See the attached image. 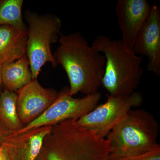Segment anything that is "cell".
<instances>
[{"label":"cell","instance_id":"cell-1","mask_svg":"<svg viewBox=\"0 0 160 160\" xmlns=\"http://www.w3.org/2000/svg\"><path fill=\"white\" fill-rule=\"evenodd\" d=\"M59 43L53 57L67 75L69 95L81 92L89 95L98 92L105 70L104 55L79 32L63 35Z\"/></svg>","mask_w":160,"mask_h":160},{"label":"cell","instance_id":"cell-2","mask_svg":"<svg viewBox=\"0 0 160 160\" xmlns=\"http://www.w3.org/2000/svg\"><path fill=\"white\" fill-rule=\"evenodd\" d=\"M110 151L108 140L69 119L52 126L35 160H108Z\"/></svg>","mask_w":160,"mask_h":160},{"label":"cell","instance_id":"cell-3","mask_svg":"<svg viewBox=\"0 0 160 160\" xmlns=\"http://www.w3.org/2000/svg\"><path fill=\"white\" fill-rule=\"evenodd\" d=\"M92 46L106 59L102 86L113 96H128L135 92L143 74L142 58L121 40L105 35L95 38Z\"/></svg>","mask_w":160,"mask_h":160},{"label":"cell","instance_id":"cell-4","mask_svg":"<svg viewBox=\"0 0 160 160\" xmlns=\"http://www.w3.org/2000/svg\"><path fill=\"white\" fill-rule=\"evenodd\" d=\"M159 129L149 112L130 109L106 136L110 145L108 160L140 155L156 149L160 146Z\"/></svg>","mask_w":160,"mask_h":160},{"label":"cell","instance_id":"cell-5","mask_svg":"<svg viewBox=\"0 0 160 160\" xmlns=\"http://www.w3.org/2000/svg\"><path fill=\"white\" fill-rule=\"evenodd\" d=\"M27 25L26 55L29 59L32 79H37L43 66L50 63L58 66L51 45L59 39L62 22L54 15H39L27 10L24 12Z\"/></svg>","mask_w":160,"mask_h":160},{"label":"cell","instance_id":"cell-6","mask_svg":"<svg viewBox=\"0 0 160 160\" xmlns=\"http://www.w3.org/2000/svg\"><path fill=\"white\" fill-rule=\"evenodd\" d=\"M106 102L77 120L79 126L95 132L100 137L106 136L132 108L138 107L143 102L142 95L135 91L128 96H113L107 95Z\"/></svg>","mask_w":160,"mask_h":160},{"label":"cell","instance_id":"cell-7","mask_svg":"<svg viewBox=\"0 0 160 160\" xmlns=\"http://www.w3.org/2000/svg\"><path fill=\"white\" fill-rule=\"evenodd\" d=\"M101 98L102 94L98 92L82 98H74L69 95V88H65L59 92L55 101L39 117L12 133L18 134L42 126H52L69 119H78L93 110Z\"/></svg>","mask_w":160,"mask_h":160},{"label":"cell","instance_id":"cell-8","mask_svg":"<svg viewBox=\"0 0 160 160\" xmlns=\"http://www.w3.org/2000/svg\"><path fill=\"white\" fill-rule=\"evenodd\" d=\"M17 93L18 116L24 126L39 117L58 95L54 89L41 86L37 79L32 80Z\"/></svg>","mask_w":160,"mask_h":160},{"label":"cell","instance_id":"cell-9","mask_svg":"<svg viewBox=\"0 0 160 160\" xmlns=\"http://www.w3.org/2000/svg\"><path fill=\"white\" fill-rule=\"evenodd\" d=\"M151 5L146 0H118L116 14L122 33V42L132 49L139 33L145 25Z\"/></svg>","mask_w":160,"mask_h":160},{"label":"cell","instance_id":"cell-10","mask_svg":"<svg viewBox=\"0 0 160 160\" xmlns=\"http://www.w3.org/2000/svg\"><path fill=\"white\" fill-rule=\"evenodd\" d=\"M132 50L148 59L147 69L160 76V10L156 4L151 5L145 25L139 33Z\"/></svg>","mask_w":160,"mask_h":160},{"label":"cell","instance_id":"cell-11","mask_svg":"<svg viewBox=\"0 0 160 160\" xmlns=\"http://www.w3.org/2000/svg\"><path fill=\"white\" fill-rule=\"evenodd\" d=\"M52 126H45L12 134L1 144L8 160H35Z\"/></svg>","mask_w":160,"mask_h":160},{"label":"cell","instance_id":"cell-12","mask_svg":"<svg viewBox=\"0 0 160 160\" xmlns=\"http://www.w3.org/2000/svg\"><path fill=\"white\" fill-rule=\"evenodd\" d=\"M27 29L0 26V64L14 62L26 54Z\"/></svg>","mask_w":160,"mask_h":160},{"label":"cell","instance_id":"cell-13","mask_svg":"<svg viewBox=\"0 0 160 160\" xmlns=\"http://www.w3.org/2000/svg\"><path fill=\"white\" fill-rule=\"evenodd\" d=\"M2 66V82L5 89L17 92L32 79L26 54L14 62Z\"/></svg>","mask_w":160,"mask_h":160},{"label":"cell","instance_id":"cell-14","mask_svg":"<svg viewBox=\"0 0 160 160\" xmlns=\"http://www.w3.org/2000/svg\"><path fill=\"white\" fill-rule=\"evenodd\" d=\"M17 98V92L7 89L0 93V119L13 133L24 127L18 116Z\"/></svg>","mask_w":160,"mask_h":160},{"label":"cell","instance_id":"cell-15","mask_svg":"<svg viewBox=\"0 0 160 160\" xmlns=\"http://www.w3.org/2000/svg\"><path fill=\"white\" fill-rule=\"evenodd\" d=\"M23 0H0V26L9 25L27 29L23 21Z\"/></svg>","mask_w":160,"mask_h":160},{"label":"cell","instance_id":"cell-16","mask_svg":"<svg viewBox=\"0 0 160 160\" xmlns=\"http://www.w3.org/2000/svg\"><path fill=\"white\" fill-rule=\"evenodd\" d=\"M114 160H160V146L144 154Z\"/></svg>","mask_w":160,"mask_h":160},{"label":"cell","instance_id":"cell-17","mask_svg":"<svg viewBox=\"0 0 160 160\" xmlns=\"http://www.w3.org/2000/svg\"><path fill=\"white\" fill-rule=\"evenodd\" d=\"M13 133L0 119V146L6 138Z\"/></svg>","mask_w":160,"mask_h":160},{"label":"cell","instance_id":"cell-18","mask_svg":"<svg viewBox=\"0 0 160 160\" xmlns=\"http://www.w3.org/2000/svg\"><path fill=\"white\" fill-rule=\"evenodd\" d=\"M0 160H8L2 146H0Z\"/></svg>","mask_w":160,"mask_h":160},{"label":"cell","instance_id":"cell-19","mask_svg":"<svg viewBox=\"0 0 160 160\" xmlns=\"http://www.w3.org/2000/svg\"><path fill=\"white\" fill-rule=\"evenodd\" d=\"M2 65L0 64V91H1V88L3 86L2 82Z\"/></svg>","mask_w":160,"mask_h":160}]
</instances>
